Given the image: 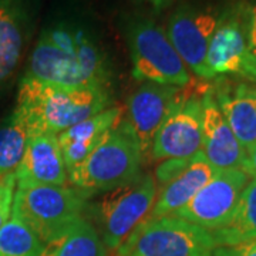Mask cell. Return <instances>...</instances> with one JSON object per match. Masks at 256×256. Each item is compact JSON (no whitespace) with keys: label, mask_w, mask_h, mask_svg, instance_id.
Wrapping results in <instances>:
<instances>
[{"label":"cell","mask_w":256,"mask_h":256,"mask_svg":"<svg viewBox=\"0 0 256 256\" xmlns=\"http://www.w3.org/2000/svg\"><path fill=\"white\" fill-rule=\"evenodd\" d=\"M202 106V154L205 160L216 172L238 168L244 170L246 151L239 144L222 111L220 110L214 96V87H210L205 92Z\"/></svg>","instance_id":"7c38bea8"},{"label":"cell","mask_w":256,"mask_h":256,"mask_svg":"<svg viewBox=\"0 0 256 256\" xmlns=\"http://www.w3.org/2000/svg\"><path fill=\"white\" fill-rule=\"evenodd\" d=\"M44 244L16 214L0 229V256H40Z\"/></svg>","instance_id":"603a6c76"},{"label":"cell","mask_w":256,"mask_h":256,"mask_svg":"<svg viewBox=\"0 0 256 256\" xmlns=\"http://www.w3.org/2000/svg\"><path fill=\"white\" fill-rule=\"evenodd\" d=\"M210 234L216 246L256 240V180L252 178L244 188L232 220Z\"/></svg>","instance_id":"ffe728a7"},{"label":"cell","mask_w":256,"mask_h":256,"mask_svg":"<svg viewBox=\"0 0 256 256\" xmlns=\"http://www.w3.org/2000/svg\"><path fill=\"white\" fill-rule=\"evenodd\" d=\"M16 191V190H14ZM13 196L14 192L6 195L2 201H0V229L6 224V220H9L10 214H12V205H13Z\"/></svg>","instance_id":"f1b7e54d"},{"label":"cell","mask_w":256,"mask_h":256,"mask_svg":"<svg viewBox=\"0 0 256 256\" xmlns=\"http://www.w3.org/2000/svg\"><path fill=\"white\" fill-rule=\"evenodd\" d=\"M14 190H16V175H14V172L0 175V201L6 195L13 194Z\"/></svg>","instance_id":"4316f807"},{"label":"cell","mask_w":256,"mask_h":256,"mask_svg":"<svg viewBox=\"0 0 256 256\" xmlns=\"http://www.w3.org/2000/svg\"><path fill=\"white\" fill-rule=\"evenodd\" d=\"M249 13L245 6L235 4L220 14L206 53L212 78L240 72L249 44Z\"/></svg>","instance_id":"8fae6325"},{"label":"cell","mask_w":256,"mask_h":256,"mask_svg":"<svg viewBox=\"0 0 256 256\" xmlns=\"http://www.w3.org/2000/svg\"><path fill=\"white\" fill-rule=\"evenodd\" d=\"M215 248L210 230L162 216L142 220L117 249V256H212Z\"/></svg>","instance_id":"5b68a950"},{"label":"cell","mask_w":256,"mask_h":256,"mask_svg":"<svg viewBox=\"0 0 256 256\" xmlns=\"http://www.w3.org/2000/svg\"><path fill=\"white\" fill-rule=\"evenodd\" d=\"M256 47V4L249 13V44Z\"/></svg>","instance_id":"f546056e"},{"label":"cell","mask_w":256,"mask_h":256,"mask_svg":"<svg viewBox=\"0 0 256 256\" xmlns=\"http://www.w3.org/2000/svg\"><path fill=\"white\" fill-rule=\"evenodd\" d=\"M220 14L210 8L181 4L166 23V36L188 70L205 80H212L206 67V53Z\"/></svg>","instance_id":"9c48e42d"},{"label":"cell","mask_w":256,"mask_h":256,"mask_svg":"<svg viewBox=\"0 0 256 256\" xmlns=\"http://www.w3.org/2000/svg\"><path fill=\"white\" fill-rule=\"evenodd\" d=\"M107 248L90 220H78L54 240L46 244L40 256H106Z\"/></svg>","instance_id":"d6986e66"},{"label":"cell","mask_w":256,"mask_h":256,"mask_svg":"<svg viewBox=\"0 0 256 256\" xmlns=\"http://www.w3.org/2000/svg\"><path fill=\"white\" fill-rule=\"evenodd\" d=\"M87 195L68 185H16L12 212L46 245L82 218Z\"/></svg>","instance_id":"3957f363"},{"label":"cell","mask_w":256,"mask_h":256,"mask_svg":"<svg viewBox=\"0 0 256 256\" xmlns=\"http://www.w3.org/2000/svg\"><path fill=\"white\" fill-rule=\"evenodd\" d=\"M249 175L242 170L218 171L184 208L170 215L206 230H216L232 220Z\"/></svg>","instance_id":"ba28073f"},{"label":"cell","mask_w":256,"mask_h":256,"mask_svg":"<svg viewBox=\"0 0 256 256\" xmlns=\"http://www.w3.org/2000/svg\"><path fill=\"white\" fill-rule=\"evenodd\" d=\"M216 171L205 160L202 151L192 160L186 170H184L171 182L162 186L146 220L170 216L184 208L192 198L210 182Z\"/></svg>","instance_id":"e0dca14e"},{"label":"cell","mask_w":256,"mask_h":256,"mask_svg":"<svg viewBox=\"0 0 256 256\" xmlns=\"http://www.w3.org/2000/svg\"><path fill=\"white\" fill-rule=\"evenodd\" d=\"M239 73L249 80L256 82V47L248 46L246 56L244 58Z\"/></svg>","instance_id":"484cf974"},{"label":"cell","mask_w":256,"mask_h":256,"mask_svg":"<svg viewBox=\"0 0 256 256\" xmlns=\"http://www.w3.org/2000/svg\"><path fill=\"white\" fill-rule=\"evenodd\" d=\"M24 77L63 88L86 87L76 58V50L60 48L44 33H42L32 52Z\"/></svg>","instance_id":"5bb4252c"},{"label":"cell","mask_w":256,"mask_h":256,"mask_svg":"<svg viewBox=\"0 0 256 256\" xmlns=\"http://www.w3.org/2000/svg\"><path fill=\"white\" fill-rule=\"evenodd\" d=\"M142 151L127 120H121L82 164L68 171V182L87 196L108 192L141 175Z\"/></svg>","instance_id":"7a4b0ae2"},{"label":"cell","mask_w":256,"mask_h":256,"mask_svg":"<svg viewBox=\"0 0 256 256\" xmlns=\"http://www.w3.org/2000/svg\"><path fill=\"white\" fill-rule=\"evenodd\" d=\"M212 256H256V240L229 246H216Z\"/></svg>","instance_id":"d4e9b609"},{"label":"cell","mask_w":256,"mask_h":256,"mask_svg":"<svg viewBox=\"0 0 256 256\" xmlns=\"http://www.w3.org/2000/svg\"><path fill=\"white\" fill-rule=\"evenodd\" d=\"M156 198V185L150 175L108 191L98 204L100 236L106 248L117 250L128 235L146 220Z\"/></svg>","instance_id":"8992f818"},{"label":"cell","mask_w":256,"mask_h":256,"mask_svg":"<svg viewBox=\"0 0 256 256\" xmlns=\"http://www.w3.org/2000/svg\"><path fill=\"white\" fill-rule=\"evenodd\" d=\"M244 171L256 180V142L246 150L245 161H244Z\"/></svg>","instance_id":"83f0119b"},{"label":"cell","mask_w":256,"mask_h":256,"mask_svg":"<svg viewBox=\"0 0 256 256\" xmlns=\"http://www.w3.org/2000/svg\"><path fill=\"white\" fill-rule=\"evenodd\" d=\"M16 185H67L68 174L56 134H30L22 162L14 171Z\"/></svg>","instance_id":"4fadbf2b"},{"label":"cell","mask_w":256,"mask_h":256,"mask_svg":"<svg viewBox=\"0 0 256 256\" xmlns=\"http://www.w3.org/2000/svg\"><path fill=\"white\" fill-rule=\"evenodd\" d=\"M30 140L24 116L14 108L0 124V175L13 174L22 162Z\"/></svg>","instance_id":"44dd1931"},{"label":"cell","mask_w":256,"mask_h":256,"mask_svg":"<svg viewBox=\"0 0 256 256\" xmlns=\"http://www.w3.org/2000/svg\"><path fill=\"white\" fill-rule=\"evenodd\" d=\"M194 158H191V160H175V158H172V160L162 161L161 164L158 165V168H156V181L160 184H162V185H166L168 182H171L172 180H175L178 175L182 172L184 170L188 168V165L191 164Z\"/></svg>","instance_id":"cb8c5ba5"},{"label":"cell","mask_w":256,"mask_h":256,"mask_svg":"<svg viewBox=\"0 0 256 256\" xmlns=\"http://www.w3.org/2000/svg\"><path fill=\"white\" fill-rule=\"evenodd\" d=\"M28 32L24 0H0V82H6L18 67Z\"/></svg>","instance_id":"ac0fdd59"},{"label":"cell","mask_w":256,"mask_h":256,"mask_svg":"<svg viewBox=\"0 0 256 256\" xmlns=\"http://www.w3.org/2000/svg\"><path fill=\"white\" fill-rule=\"evenodd\" d=\"M184 87L144 82L127 101V121L142 156H150L154 137L180 100Z\"/></svg>","instance_id":"30bf717a"},{"label":"cell","mask_w":256,"mask_h":256,"mask_svg":"<svg viewBox=\"0 0 256 256\" xmlns=\"http://www.w3.org/2000/svg\"><path fill=\"white\" fill-rule=\"evenodd\" d=\"M132 76L141 82L186 87L191 72L171 44L166 32L152 18L137 16L126 28Z\"/></svg>","instance_id":"277c9868"},{"label":"cell","mask_w":256,"mask_h":256,"mask_svg":"<svg viewBox=\"0 0 256 256\" xmlns=\"http://www.w3.org/2000/svg\"><path fill=\"white\" fill-rule=\"evenodd\" d=\"M122 110L106 108L73 127L57 134L67 172L80 165L100 144V141L120 122Z\"/></svg>","instance_id":"9a60e30c"},{"label":"cell","mask_w":256,"mask_h":256,"mask_svg":"<svg viewBox=\"0 0 256 256\" xmlns=\"http://www.w3.org/2000/svg\"><path fill=\"white\" fill-rule=\"evenodd\" d=\"M141 2H144V3H146V4H150L152 9L164 10V9H168L170 6H172L175 0H141Z\"/></svg>","instance_id":"4dcf8cb0"},{"label":"cell","mask_w":256,"mask_h":256,"mask_svg":"<svg viewBox=\"0 0 256 256\" xmlns=\"http://www.w3.org/2000/svg\"><path fill=\"white\" fill-rule=\"evenodd\" d=\"M210 88L196 94H186L184 90L154 137L150 151L152 160H191L201 152L204 144L202 98Z\"/></svg>","instance_id":"52a82bcc"},{"label":"cell","mask_w":256,"mask_h":256,"mask_svg":"<svg viewBox=\"0 0 256 256\" xmlns=\"http://www.w3.org/2000/svg\"><path fill=\"white\" fill-rule=\"evenodd\" d=\"M214 96L232 132L246 151L256 142V87H229L220 82L214 88Z\"/></svg>","instance_id":"2e32d148"},{"label":"cell","mask_w":256,"mask_h":256,"mask_svg":"<svg viewBox=\"0 0 256 256\" xmlns=\"http://www.w3.org/2000/svg\"><path fill=\"white\" fill-rule=\"evenodd\" d=\"M76 38V58L86 87L107 90L108 67L100 47L92 36L82 28H74Z\"/></svg>","instance_id":"7402d4cb"},{"label":"cell","mask_w":256,"mask_h":256,"mask_svg":"<svg viewBox=\"0 0 256 256\" xmlns=\"http://www.w3.org/2000/svg\"><path fill=\"white\" fill-rule=\"evenodd\" d=\"M110 97L102 88H63L23 77L18 108L28 121L30 134H60L86 118L108 108Z\"/></svg>","instance_id":"6da1fadb"}]
</instances>
